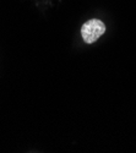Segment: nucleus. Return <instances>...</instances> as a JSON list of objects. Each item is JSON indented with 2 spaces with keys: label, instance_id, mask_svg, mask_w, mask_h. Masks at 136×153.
I'll return each instance as SVG.
<instances>
[{
  "label": "nucleus",
  "instance_id": "1",
  "mask_svg": "<svg viewBox=\"0 0 136 153\" xmlns=\"http://www.w3.org/2000/svg\"><path fill=\"white\" fill-rule=\"evenodd\" d=\"M106 32V25L98 19H92L85 22L81 27V36L85 43L92 44Z\"/></svg>",
  "mask_w": 136,
  "mask_h": 153
}]
</instances>
